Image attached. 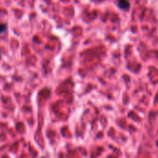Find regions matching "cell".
<instances>
[{
	"label": "cell",
	"mask_w": 158,
	"mask_h": 158,
	"mask_svg": "<svg viewBox=\"0 0 158 158\" xmlns=\"http://www.w3.org/2000/svg\"><path fill=\"white\" fill-rule=\"evenodd\" d=\"M157 146H158V141H157Z\"/></svg>",
	"instance_id": "cell-3"
},
{
	"label": "cell",
	"mask_w": 158,
	"mask_h": 158,
	"mask_svg": "<svg viewBox=\"0 0 158 158\" xmlns=\"http://www.w3.org/2000/svg\"><path fill=\"white\" fill-rule=\"evenodd\" d=\"M0 57H1V56H0Z\"/></svg>",
	"instance_id": "cell-4"
},
{
	"label": "cell",
	"mask_w": 158,
	"mask_h": 158,
	"mask_svg": "<svg viewBox=\"0 0 158 158\" xmlns=\"http://www.w3.org/2000/svg\"><path fill=\"white\" fill-rule=\"evenodd\" d=\"M118 7L123 10H128L130 8V3L128 0H118Z\"/></svg>",
	"instance_id": "cell-1"
},
{
	"label": "cell",
	"mask_w": 158,
	"mask_h": 158,
	"mask_svg": "<svg viewBox=\"0 0 158 158\" xmlns=\"http://www.w3.org/2000/svg\"><path fill=\"white\" fill-rule=\"evenodd\" d=\"M7 25L5 23H0V34H2L7 31Z\"/></svg>",
	"instance_id": "cell-2"
}]
</instances>
